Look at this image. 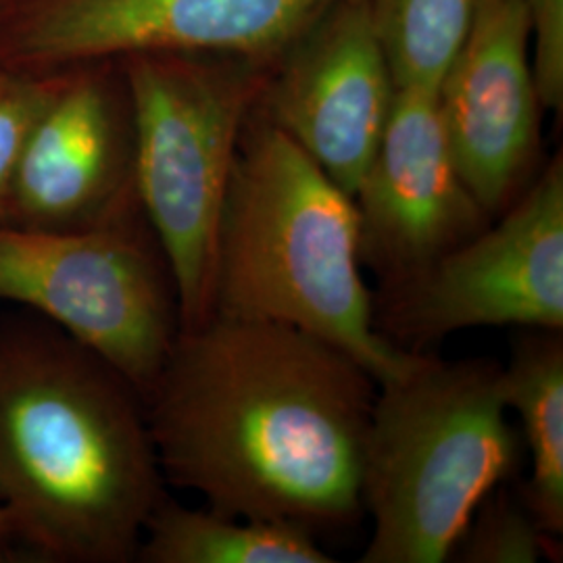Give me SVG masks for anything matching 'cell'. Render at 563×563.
Returning a JSON list of instances; mask_svg holds the SVG:
<instances>
[{
    "mask_svg": "<svg viewBox=\"0 0 563 563\" xmlns=\"http://www.w3.org/2000/svg\"><path fill=\"white\" fill-rule=\"evenodd\" d=\"M136 213L134 123L120 63L65 69L25 144L0 223L69 232Z\"/></svg>",
    "mask_w": 563,
    "mask_h": 563,
    "instance_id": "10",
    "label": "cell"
},
{
    "mask_svg": "<svg viewBox=\"0 0 563 563\" xmlns=\"http://www.w3.org/2000/svg\"><path fill=\"white\" fill-rule=\"evenodd\" d=\"M353 201L363 267L380 286L420 274L493 222L451 155L437 92L418 88H397Z\"/></svg>",
    "mask_w": 563,
    "mask_h": 563,
    "instance_id": "11",
    "label": "cell"
},
{
    "mask_svg": "<svg viewBox=\"0 0 563 563\" xmlns=\"http://www.w3.org/2000/svg\"><path fill=\"white\" fill-rule=\"evenodd\" d=\"M562 539L544 532L520 490L497 486L465 526L449 562L460 563H539L560 562Z\"/></svg>",
    "mask_w": 563,
    "mask_h": 563,
    "instance_id": "16",
    "label": "cell"
},
{
    "mask_svg": "<svg viewBox=\"0 0 563 563\" xmlns=\"http://www.w3.org/2000/svg\"><path fill=\"white\" fill-rule=\"evenodd\" d=\"M481 234L420 274L380 286L374 322L405 351L467 328L563 330V162L547 163Z\"/></svg>",
    "mask_w": 563,
    "mask_h": 563,
    "instance_id": "7",
    "label": "cell"
},
{
    "mask_svg": "<svg viewBox=\"0 0 563 563\" xmlns=\"http://www.w3.org/2000/svg\"><path fill=\"white\" fill-rule=\"evenodd\" d=\"M526 0H476L462 51L437 90L463 181L495 220L534 178L541 111Z\"/></svg>",
    "mask_w": 563,
    "mask_h": 563,
    "instance_id": "12",
    "label": "cell"
},
{
    "mask_svg": "<svg viewBox=\"0 0 563 563\" xmlns=\"http://www.w3.org/2000/svg\"><path fill=\"white\" fill-rule=\"evenodd\" d=\"M530 13L534 59L532 74L543 109L562 113L563 0H526Z\"/></svg>",
    "mask_w": 563,
    "mask_h": 563,
    "instance_id": "18",
    "label": "cell"
},
{
    "mask_svg": "<svg viewBox=\"0 0 563 563\" xmlns=\"http://www.w3.org/2000/svg\"><path fill=\"white\" fill-rule=\"evenodd\" d=\"M395 95L367 0H332L272 60L255 109L353 197Z\"/></svg>",
    "mask_w": 563,
    "mask_h": 563,
    "instance_id": "9",
    "label": "cell"
},
{
    "mask_svg": "<svg viewBox=\"0 0 563 563\" xmlns=\"http://www.w3.org/2000/svg\"><path fill=\"white\" fill-rule=\"evenodd\" d=\"M376 393L372 374L332 342L211 313L181 328L144 409L165 483L213 511L320 534L363 516Z\"/></svg>",
    "mask_w": 563,
    "mask_h": 563,
    "instance_id": "1",
    "label": "cell"
},
{
    "mask_svg": "<svg viewBox=\"0 0 563 563\" xmlns=\"http://www.w3.org/2000/svg\"><path fill=\"white\" fill-rule=\"evenodd\" d=\"M397 88L437 92L462 51L476 0H367Z\"/></svg>",
    "mask_w": 563,
    "mask_h": 563,
    "instance_id": "15",
    "label": "cell"
},
{
    "mask_svg": "<svg viewBox=\"0 0 563 563\" xmlns=\"http://www.w3.org/2000/svg\"><path fill=\"white\" fill-rule=\"evenodd\" d=\"M0 301L99 355L142 401L181 330L176 282L144 213L69 232L0 223Z\"/></svg>",
    "mask_w": 563,
    "mask_h": 563,
    "instance_id": "6",
    "label": "cell"
},
{
    "mask_svg": "<svg viewBox=\"0 0 563 563\" xmlns=\"http://www.w3.org/2000/svg\"><path fill=\"white\" fill-rule=\"evenodd\" d=\"M332 0H0V65L63 71L155 51L274 60Z\"/></svg>",
    "mask_w": 563,
    "mask_h": 563,
    "instance_id": "8",
    "label": "cell"
},
{
    "mask_svg": "<svg viewBox=\"0 0 563 563\" xmlns=\"http://www.w3.org/2000/svg\"><path fill=\"white\" fill-rule=\"evenodd\" d=\"M309 528L188 509L163 497L144 526L136 562L334 563Z\"/></svg>",
    "mask_w": 563,
    "mask_h": 563,
    "instance_id": "14",
    "label": "cell"
},
{
    "mask_svg": "<svg viewBox=\"0 0 563 563\" xmlns=\"http://www.w3.org/2000/svg\"><path fill=\"white\" fill-rule=\"evenodd\" d=\"M118 63L132 107L139 202L176 282L181 328H190L211 313L223 195L272 60L155 51Z\"/></svg>",
    "mask_w": 563,
    "mask_h": 563,
    "instance_id": "5",
    "label": "cell"
},
{
    "mask_svg": "<svg viewBox=\"0 0 563 563\" xmlns=\"http://www.w3.org/2000/svg\"><path fill=\"white\" fill-rule=\"evenodd\" d=\"M163 474L139 390L46 322L0 325V507L63 563L136 562Z\"/></svg>",
    "mask_w": 563,
    "mask_h": 563,
    "instance_id": "2",
    "label": "cell"
},
{
    "mask_svg": "<svg viewBox=\"0 0 563 563\" xmlns=\"http://www.w3.org/2000/svg\"><path fill=\"white\" fill-rule=\"evenodd\" d=\"M504 365L418 353L378 384L363 444L362 505L372 539L362 563H444L478 505L520 465Z\"/></svg>",
    "mask_w": 563,
    "mask_h": 563,
    "instance_id": "4",
    "label": "cell"
},
{
    "mask_svg": "<svg viewBox=\"0 0 563 563\" xmlns=\"http://www.w3.org/2000/svg\"><path fill=\"white\" fill-rule=\"evenodd\" d=\"M7 539H13V530H11V522L7 511L0 507V544L4 543Z\"/></svg>",
    "mask_w": 563,
    "mask_h": 563,
    "instance_id": "19",
    "label": "cell"
},
{
    "mask_svg": "<svg viewBox=\"0 0 563 563\" xmlns=\"http://www.w3.org/2000/svg\"><path fill=\"white\" fill-rule=\"evenodd\" d=\"M63 71L42 74L0 65V222L25 144L42 111L55 97Z\"/></svg>",
    "mask_w": 563,
    "mask_h": 563,
    "instance_id": "17",
    "label": "cell"
},
{
    "mask_svg": "<svg viewBox=\"0 0 563 563\" xmlns=\"http://www.w3.org/2000/svg\"><path fill=\"white\" fill-rule=\"evenodd\" d=\"M362 269L353 197L253 107L216 230L211 313L299 328L388 383L418 353L376 328Z\"/></svg>",
    "mask_w": 563,
    "mask_h": 563,
    "instance_id": "3",
    "label": "cell"
},
{
    "mask_svg": "<svg viewBox=\"0 0 563 563\" xmlns=\"http://www.w3.org/2000/svg\"><path fill=\"white\" fill-rule=\"evenodd\" d=\"M501 388L507 409L522 422L530 478L520 488L534 520L553 539L563 537V330L522 328Z\"/></svg>",
    "mask_w": 563,
    "mask_h": 563,
    "instance_id": "13",
    "label": "cell"
}]
</instances>
